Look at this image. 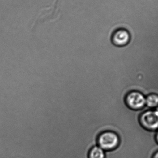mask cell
<instances>
[{
	"mask_svg": "<svg viewBox=\"0 0 158 158\" xmlns=\"http://www.w3.org/2000/svg\"><path fill=\"white\" fill-rule=\"evenodd\" d=\"M117 136L113 133L107 132L99 137L98 141L101 148H112L117 144Z\"/></svg>",
	"mask_w": 158,
	"mask_h": 158,
	"instance_id": "cell-1",
	"label": "cell"
},
{
	"mask_svg": "<svg viewBox=\"0 0 158 158\" xmlns=\"http://www.w3.org/2000/svg\"><path fill=\"white\" fill-rule=\"evenodd\" d=\"M144 124L148 128L156 129L158 127V111H148L142 117Z\"/></svg>",
	"mask_w": 158,
	"mask_h": 158,
	"instance_id": "cell-2",
	"label": "cell"
},
{
	"mask_svg": "<svg viewBox=\"0 0 158 158\" xmlns=\"http://www.w3.org/2000/svg\"><path fill=\"white\" fill-rule=\"evenodd\" d=\"M130 40V35L127 31L119 29L116 31L112 36V40L116 44L123 45Z\"/></svg>",
	"mask_w": 158,
	"mask_h": 158,
	"instance_id": "cell-3",
	"label": "cell"
},
{
	"mask_svg": "<svg viewBox=\"0 0 158 158\" xmlns=\"http://www.w3.org/2000/svg\"><path fill=\"white\" fill-rule=\"evenodd\" d=\"M128 101L129 105L135 108H139L143 106L146 102L143 96L138 93L130 94L128 96Z\"/></svg>",
	"mask_w": 158,
	"mask_h": 158,
	"instance_id": "cell-4",
	"label": "cell"
},
{
	"mask_svg": "<svg viewBox=\"0 0 158 158\" xmlns=\"http://www.w3.org/2000/svg\"><path fill=\"white\" fill-rule=\"evenodd\" d=\"M105 154L102 148L100 147H93L90 151L89 158H104Z\"/></svg>",
	"mask_w": 158,
	"mask_h": 158,
	"instance_id": "cell-5",
	"label": "cell"
},
{
	"mask_svg": "<svg viewBox=\"0 0 158 158\" xmlns=\"http://www.w3.org/2000/svg\"><path fill=\"white\" fill-rule=\"evenodd\" d=\"M147 104L149 107L156 106L158 105V96L156 95L149 96L147 99Z\"/></svg>",
	"mask_w": 158,
	"mask_h": 158,
	"instance_id": "cell-6",
	"label": "cell"
},
{
	"mask_svg": "<svg viewBox=\"0 0 158 158\" xmlns=\"http://www.w3.org/2000/svg\"><path fill=\"white\" fill-rule=\"evenodd\" d=\"M155 158H158V153L155 156Z\"/></svg>",
	"mask_w": 158,
	"mask_h": 158,
	"instance_id": "cell-7",
	"label": "cell"
},
{
	"mask_svg": "<svg viewBox=\"0 0 158 158\" xmlns=\"http://www.w3.org/2000/svg\"><path fill=\"white\" fill-rule=\"evenodd\" d=\"M157 111H158V110H157Z\"/></svg>",
	"mask_w": 158,
	"mask_h": 158,
	"instance_id": "cell-8",
	"label": "cell"
},
{
	"mask_svg": "<svg viewBox=\"0 0 158 158\" xmlns=\"http://www.w3.org/2000/svg\"></svg>",
	"mask_w": 158,
	"mask_h": 158,
	"instance_id": "cell-9",
	"label": "cell"
}]
</instances>
